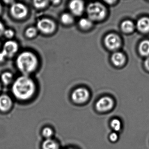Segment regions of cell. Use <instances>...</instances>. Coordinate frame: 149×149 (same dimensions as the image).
<instances>
[{"label": "cell", "instance_id": "6da1fadb", "mask_svg": "<svg viewBox=\"0 0 149 149\" xmlns=\"http://www.w3.org/2000/svg\"><path fill=\"white\" fill-rule=\"evenodd\" d=\"M36 87L33 80L29 76L19 77L14 82L12 92L17 99L26 101L31 98L35 92Z\"/></svg>", "mask_w": 149, "mask_h": 149}, {"label": "cell", "instance_id": "7a4b0ae2", "mask_svg": "<svg viewBox=\"0 0 149 149\" xmlns=\"http://www.w3.org/2000/svg\"><path fill=\"white\" fill-rule=\"evenodd\" d=\"M16 63L18 69L23 75L29 76L38 67V58L32 52L24 51L18 56Z\"/></svg>", "mask_w": 149, "mask_h": 149}, {"label": "cell", "instance_id": "3957f363", "mask_svg": "<svg viewBox=\"0 0 149 149\" xmlns=\"http://www.w3.org/2000/svg\"><path fill=\"white\" fill-rule=\"evenodd\" d=\"M87 13L90 19L100 21L105 17L106 10L103 6L98 2L91 3L87 8Z\"/></svg>", "mask_w": 149, "mask_h": 149}, {"label": "cell", "instance_id": "277c9868", "mask_svg": "<svg viewBox=\"0 0 149 149\" xmlns=\"http://www.w3.org/2000/svg\"><path fill=\"white\" fill-rule=\"evenodd\" d=\"M115 106V102L112 98L104 96L99 98L95 104L97 111L101 113H106L111 111Z\"/></svg>", "mask_w": 149, "mask_h": 149}, {"label": "cell", "instance_id": "5b68a950", "mask_svg": "<svg viewBox=\"0 0 149 149\" xmlns=\"http://www.w3.org/2000/svg\"><path fill=\"white\" fill-rule=\"evenodd\" d=\"M89 91L84 88H78L75 90L71 95V99L75 104H82L87 102L89 98Z\"/></svg>", "mask_w": 149, "mask_h": 149}, {"label": "cell", "instance_id": "8992f818", "mask_svg": "<svg viewBox=\"0 0 149 149\" xmlns=\"http://www.w3.org/2000/svg\"><path fill=\"white\" fill-rule=\"evenodd\" d=\"M28 13L26 7L22 4L19 2L12 3L10 8L11 15L15 19H20L27 16Z\"/></svg>", "mask_w": 149, "mask_h": 149}, {"label": "cell", "instance_id": "52a82bcc", "mask_svg": "<svg viewBox=\"0 0 149 149\" xmlns=\"http://www.w3.org/2000/svg\"><path fill=\"white\" fill-rule=\"evenodd\" d=\"M36 28L43 33L49 34L55 30L56 25L54 22L50 19L43 18L38 21Z\"/></svg>", "mask_w": 149, "mask_h": 149}, {"label": "cell", "instance_id": "ba28073f", "mask_svg": "<svg viewBox=\"0 0 149 149\" xmlns=\"http://www.w3.org/2000/svg\"><path fill=\"white\" fill-rule=\"evenodd\" d=\"M19 45L16 42L13 40H8L6 42L3 46L2 51L7 57H11L15 55L18 52Z\"/></svg>", "mask_w": 149, "mask_h": 149}, {"label": "cell", "instance_id": "9c48e42d", "mask_svg": "<svg viewBox=\"0 0 149 149\" xmlns=\"http://www.w3.org/2000/svg\"><path fill=\"white\" fill-rule=\"evenodd\" d=\"M105 46L110 50H116L120 46V39L116 35L110 34L105 37L104 39Z\"/></svg>", "mask_w": 149, "mask_h": 149}, {"label": "cell", "instance_id": "30bf717a", "mask_svg": "<svg viewBox=\"0 0 149 149\" xmlns=\"http://www.w3.org/2000/svg\"><path fill=\"white\" fill-rule=\"evenodd\" d=\"M13 102L11 97L7 95H0V111L3 112L9 111L12 106Z\"/></svg>", "mask_w": 149, "mask_h": 149}, {"label": "cell", "instance_id": "8fae6325", "mask_svg": "<svg viewBox=\"0 0 149 149\" xmlns=\"http://www.w3.org/2000/svg\"><path fill=\"white\" fill-rule=\"evenodd\" d=\"M69 8L73 14L80 15L82 14L84 10V5L81 1H73L69 4Z\"/></svg>", "mask_w": 149, "mask_h": 149}, {"label": "cell", "instance_id": "7c38bea8", "mask_svg": "<svg viewBox=\"0 0 149 149\" xmlns=\"http://www.w3.org/2000/svg\"><path fill=\"white\" fill-rule=\"evenodd\" d=\"M138 29L142 33L149 32V19L146 17L141 18L137 22Z\"/></svg>", "mask_w": 149, "mask_h": 149}, {"label": "cell", "instance_id": "4fadbf2b", "mask_svg": "<svg viewBox=\"0 0 149 149\" xmlns=\"http://www.w3.org/2000/svg\"><path fill=\"white\" fill-rule=\"evenodd\" d=\"M42 149H60V144L52 138L46 139L42 145Z\"/></svg>", "mask_w": 149, "mask_h": 149}, {"label": "cell", "instance_id": "5bb4252c", "mask_svg": "<svg viewBox=\"0 0 149 149\" xmlns=\"http://www.w3.org/2000/svg\"><path fill=\"white\" fill-rule=\"evenodd\" d=\"M111 61L116 66H121L125 61V57L122 53L116 52L111 56Z\"/></svg>", "mask_w": 149, "mask_h": 149}, {"label": "cell", "instance_id": "9a60e30c", "mask_svg": "<svg viewBox=\"0 0 149 149\" xmlns=\"http://www.w3.org/2000/svg\"><path fill=\"white\" fill-rule=\"evenodd\" d=\"M110 126L113 130V132L118 133L122 130L123 124L122 121L119 118H113L111 120Z\"/></svg>", "mask_w": 149, "mask_h": 149}, {"label": "cell", "instance_id": "2e32d148", "mask_svg": "<svg viewBox=\"0 0 149 149\" xmlns=\"http://www.w3.org/2000/svg\"><path fill=\"white\" fill-rule=\"evenodd\" d=\"M140 54L143 56L149 55V41L144 40L141 42L139 46Z\"/></svg>", "mask_w": 149, "mask_h": 149}, {"label": "cell", "instance_id": "e0dca14e", "mask_svg": "<svg viewBox=\"0 0 149 149\" xmlns=\"http://www.w3.org/2000/svg\"><path fill=\"white\" fill-rule=\"evenodd\" d=\"M1 81L5 85H8L11 84L13 80V75L10 72L3 73L1 77Z\"/></svg>", "mask_w": 149, "mask_h": 149}, {"label": "cell", "instance_id": "ac0fdd59", "mask_svg": "<svg viewBox=\"0 0 149 149\" xmlns=\"http://www.w3.org/2000/svg\"><path fill=\"white\" fill-rule=\"evenodd\" d=\"M121 28L123 32L130 33L134 30V25L131 21H125L122 23Z\"/></svg>", "mask_w": 149, "mask_h": 149}, {"label": "cell", "instance_id": "d6986e66", "mask_svg": "<svg viewBox=\"0 0 149 149\" xmlns=\"http://www.w3.org/2000/svg\"><path fill=\"white\" fill-rule=\"evenodd\" d=\"M79 26L83 29H88L92 26L91 20L89 19L83 18L80 20L79 22Z\"/></svg>", "mask_w": 149, "mask_h": 149}, {"label": "cell", "instance_id": "ffe728a7", "mask_svg": "<svg viewBox=\"0 0 149 149\" xmlns=\"http://www.w3.org/2000/svg\"><path fill=\"white\" fill-rule=\"evenodd\" d=\"M61 21L63 24L69 25L73 22V18L70 14L64 13L61 15Z\"/></svg>", "mask_w": 149, "mask_h": 149}, {"label": "cell", "instance_id": "44dd1931", "mask_svg": "<svg viewBox=\"0 0 149 149\" xmlns=\"http://www.w3.org/2000/svg\"><path fill=\"white\" fill-rule=\"evenodd\" d=\"M42 134L44 137L46 139L52 138V137L54 135V132L53 129L50 127H46L43 128L42 132Z\"/></svg>", "mask_w": 149, "mask_h": 149}, {"label": "cell", "instance_id": "7402d4cb", "mask_svg": "<svg viewBox=\"0 0 149 149\" xmlns=\"http://www.w3.org/2000/svg\"><path fill=\"white\" fill-rule=\"evenodd\" d=\"M38 33V29L34 27H30L26 30L25 34L26 36L29 38H32L36 36Z\"/></svg>", "mask_w": 149, "mask_h": 149}, {"label": "cell", "instance_id": "603a6c76", "mask_svg": "<svg viewBox=\"0 0 149 149\" xmlns=\"http://www.w3.org/2000/svg\"><path fill=\"white\" fill-rule=\"evenodd\" d=\"M48 1H33V5L36 8L38 9L44 8L47 6Z\"/></svg>", "mask_w": 149, "mask_h": 149}, {"label": "cell", "instance_id": "cb8c5ba5", "mask_svg": "<svg viewBox=\"0 0 149 149\" xmlns=\"http://www.w3.org/2000/svg\"><path fill=\"white\" fill-rule=\"evenodd\" d=\"M109 139L111 143H116L119 139L118 133L117 132H111L109 135Z\"/></svg>", "mask_w": 149, "mask_h": 149}, {"label": "cell", "instance_id": "d4e9b609", "mask_svg": "<svg viewBox=\"0 0 149 149\" xmlns=\"http://www.w3.org/2000/svg\"><path fill=\"white\" fill-rule=\"evenodd\" d=\"M3 35L8 39H12L15 35V32L11 29H5Z\"/></svg>", "mask_w": 149, "mask_h": 149}, {"label": "cell", "instance_id": "484cf974", "mask_svg": "<svg viewBox=\"0 0 149 149\" xmlns=\"http://www.w3.org/2000/svg\"><path fill=\"white\" fill-rule=\"evenodd\" d=\"M5 29H5V26H4V24L1 22H0V36L3 35Z\"/></svg>", "mask_w": 149, "mask_h": 149}, {"label": "cell", "instance_id": "4316f807", "mask_svg": "<svg viewBox=\"0 0 149 149\" xmlns=\"http://www.w3.org/2000/svg\"><path fill=\"white\" fill-rule=\"evenodd\" d=\"M6 57V55L4 54V53L2 51L0 52V62H3Z\"/></svg>", "mask_w": 149, "mask_h": 149}, {"label": "cell", "instance_id": "83f0119b", "mask_svg": "<svg viewBox=\"0 0 149 149\" xmlns=\"http://www.w3.org/2000/svg\"><path fill=\"white\" fill-rule=\"evenodd\" d=\"M144 65L146 69L149 70V57L147 58L145 61Z\"/></svg>", "mask_w": 149, "mask_h": 149}, {"label": "cell", "instance_id": "f1b7e54d", "mask_svg": "<svg viewBox=\"0 0 149 149\" xmlns=\"http://www.w3.org/2000/svg\"><path fill=\"white\" fill-rule=\"evenodd\" d=\"M2 6H1V4L0 3V14H1V12H2Z\"/></svg>", "mask_w": 149, "mask_h": 149}, {"label": "cell", "instance_id": "f546056e", "mask_svg": "<svg viewBox=\"0 0 149 149\" xmlns=\"http://www.w3.org/2000/svg\"><path fill=\"white\" fill-rule=\"evenodd\" d=\"M68 149H74V148H68Z\"/></svg>", "mask_w": 149, "mask_h": 149}, {"label": "cell", "instance_id": "4dcf8cb0", "mask_svg": "<svg viewBox=\"0 0 149 149\" xmlns=\"http://www.w3.org/2000/svg\"><path fill=\"white\" fill-rule=\"evenodd\" d=\"M1 89V84H0V90Z\"/></svg>", "mask_w": 149, "mask_h": 149}, {"label": "cell", "instance_id": "1f68e13d", "mask_svg": "<svg viewBox=\"0 0 149 149\" xmlns=\"http://www.w3.org/2000/svg\"><path fill=\"white\" fill-rule=\"evenodd\" d=\"M0 47H1V43H0Z\"/></svg>", "mask_w": 149, "mask_h": 149}]
</instances>
